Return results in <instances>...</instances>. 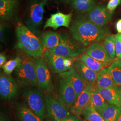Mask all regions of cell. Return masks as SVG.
I'll return each instance as SVG.
<instances>
[{"label":"cell","instance_id":"obj_1","mask_svg":"<svg viewBox=\"0 0 121 121\" xmlns=\"http://www.w3.org/2000/svg\"><path fill=\"white\" fill-rule=\"evenodd\" d=\"M70 32L73 39L85 46L103 39L109 34L106 29L96 25L88 19L82 17L73 21Z\"/></svg>","mask_w":121,"mask_h":121},{"label":"cell","instance_id":"obj_2","mask_svg":"<svg viewBox=\"0 0 121 121\" xmlns=\"http://www.w3.org/2000/svg\"><path fill=\"white\" fill-rule=\"evenodd\" d=\"M17 46L28 55L39 59L43 55V46L41 40L28 28L19 22L15 29Z\"/></svg>","mask_w":121,"mask_h":121},{"label":"cell","instance_id":"obj_3","mask_svg":"<svg viewBox=\"0 0 121 121\" xmlns=\"http://www.w3.org/2000/svg\"><path fill=\"white\" fill-rule=\"evenodd\" d=\"M17 83L25 86L35 87L37 85L35 62L28 57H25L15 69Z\"/></svg>","mask_w":121,"mask_h":121},{"label":"cell","instance_id":"obj_4","mask_svg":"<svg viewBox=\"0 0 121 121\" xmlns=\"http://www.w3.org/2000/svg\"><path fill=\"white\" fill-rule=\"evenodd\" d=\"M26 106L43 120L45 118L46 104L42 93L38 89L26 88L22 92Z\"/></svg>","mask_w":121,"mask_h":121},{"label":"cell","instance_id":"obj_5","mask_svg":"<svg viewBox=\"0 0 121 121\" xmlns=\"http://www.w3.org/2000/svg\"><path fill=\"white\" fill-rule=\"evenodd\" d=\"M45 100L47 115L51 121H61L70 115L67 106L50 92H47Z\"/></svg>","mask_w":121,"mask_h":121},{"label":"cell","instance_id":"obj_6","mask_svg":"<svg viewBox=\"0 0 121 121\" xmlns=\"http://www.w3.org/2000/svg\"><path fill=\"white\" fill-rule=\"evenodd\" d=\"M48 50L57 55L72 58L80 55L85 49L68 35H61V42L58 46Z\"/></svg>","mask_w":121,"mask_h":121},{"label":"cell","instance_id":"obj_7","mask_svg":"<svg viewBox=\"0 0 121 121\" xmlns=\"http://www.w3.org/2000/svg\"><path fill=\"white\" fill-rule=\"evenodd\" d=\"M47 0H31L28 9L27 25L34 30L42 23Z\"/></svg>","mask_w":121,"mask_h":121},{"label":"cell","instance_id":"obj_8","mask_svg":"<svg viewBox=\"0 0 121 121\" xmlns=\"http://www.w3.org/2000/svg\"><path fill=\"white\" fill-rule=\"evenodd\" d=\"M37 85L40 89L48 92L53 90L50 71L43 60L40 58L34 60Z\"/></svg>","mask_w":121,"mask_h":121},{"label":"cell","instance_id":"obj_9","mask_svg":"<svg viewBox=\"0 0 121 121\" xmlns=\"http://www.w3.org/2000/svg\"><path fill=\"white\" fill-rule=\"evenodd\" d=\"M59 85V98L68 108H70L76 100V95L71 83L64 73H60Z\"/></svg>","mask_w":121,"mask_h":121},{"label":"cell","instance_id":"obj_10","mask_svg":"<svg viewBox=\"0 0 121 121\" xmlns=\"http://www.w3.org/2000/svg\"><path fill=\"white\" fill-rule=\"evenodd\" d=\"M19 85L11 76L8 74L0 73V95L1 99L11 100L18 94Z\"/></svg>","mask_w":121,"mask_h":121},{"label":"cell","instance_id":"obj_11","mask_svg":"<svg viewBox=\"0 0 121 121\" xmlns=\"http://www.w3.org/2000/svg\"><path fill=\"white\" fill-rule=\"evenodd\" d=\"M112 14L104 6L96 5L89 12L88 18L96 25L102 27L110 20Z\"/></svg>","mask_w":121,"mask_h":121},{"label":"cell","instance_id":"obj_12","mask_svg":"<svg viewBox=\"0 0 121 121\" xmlns=\"http://www.w3.org/2000/svg\"><path fill=\"white\" fill-rule=\"evenodd\" d=\"M95 86L86 85L76 99L73 104L70 108V112L73 115L79 116L82 114V111L90 104L91 94L93 88Z\"/></svg>","mask_w":121,"mask_h":121},{"label":"cell","instance_id":"obj_13","mask_svg":"<svg viewBox=\"0 0 121 121\" xmlns=\"http://www.w3.org/2000/svg\"><path fill=\"white\" fill-rule=\"evenodd\" d=\"M94 88L108 104L121 106V88L117 85H114L108 88H102L97 86Z\"/></svg>","mask_w":121,"mask_h":121},{"label":"cell","instance_id":"obj_14","mask_svg":"<svg viewBox=\"0 0 121 121\" xmlns=\"http://www.w3.org/2000/svg\"><path fill=\"white\" fill-rule=\"evenodd\" d=\"M72 13L64 14L58 11L57 13L52 14L45 22L44 29L47 27L52 28L54 30L56 29L60 26L68 27L71 21Z\"/></svg>","mask_w":121,"mask_h":121},{"label":"cell","instance_id":"obj_15","mask_svg":"<svg viewBox=\"0 0 121 121\" xmlns=\"http://www.w3.org/2000/svg\"><path fill=\"white\" fill-rule=\"evenodd\" d=\"M74 68L83 78L86 85L95 86L97 73L90 69L81 60H74Z\"/></svg>","mask_w":121,"mask_h":121},{"label":"cell","instance_id":"obj_16","mask_svg":"<svg viewBox=\"0 0 121 121\" xmlns=\"http://www.w3.org/2000/svg\"><path fill=\"white\" fill-rule=\"evenodd\" d=\"M86 53L97 60L105 63L113 60L109 56L104 46L98 42L91 43L87 48Z\"/></svg>","mask_w":121,"mask_h":121},{"label":"cell","instance_id":"obj_17","mask_svg":"<svg viewBox=\"0 0 121 121\" xmlns=\"http://www.w3.org/2000/svg\"><path fill=\"white\" fill-rule=\"evenodd\" d=\"M45 57L54 73H61L69 70L64 65L65 57L56 55L47 49L45 52Z\"/></svg>","mask_w":121,"mask_h":121},{"label":"cell","instance_id":"obj_18","mask_svg":"<svg viewBox=\"0 0 121 121\" xmlns=\"http://www.w3.org/2000/svg\"><path fill=\"white\" fill-rule=\"evenodd\" d=\"M64 73L68 78L73 86L75 91L77 99L78 96L86 86V83L74 68L65 71Z\"/></svg>","mask_w":121,"mask_h":121},{"label":"cell","instance_id":"obj_19","mask_svg":"<svg viewBox=\"0 0 121 121\" xmlns=\"http://www.w3.org/2000/svg\"><path fill=\"white\" fill-rule=\"evenodd\" d=\"M17 0H0V17L2 20H10L17 5Z\"/></svg>","mask_w":121,"mask_h":121},{"label":"cell","instance_id":"obj_20","mask_svg":"<svg viewBox=\"0 0 121 121\" xmlns=\"http://www.w3.org/2000/svg\"><path fill=\"white\" fill-rule=\"evenodd\" d=\"M61 40V35L53 31L44 33L41 38L43 47L47 49L57 47L60 44Z\"/></svg>","mask_w":121,"mask_h":121},{"label":"cell","instance_id":"obj_21","mask_svg":"<svg viewBox=\"0 0 121 121\" xmlns=\"http://www.w3.org/2000/svg\"><path fill=\"white\" fill-rule=\"evenodd\" d=\"M98 112L105 121H117L121 115V106L108 104L106 108Z\"/></svg>","mask_w":121,"mask_h":121},{"label":"cell","instance_id":"obj_22","mask_svg":"<svg viewBox=\"0 0 121 121\" xmlns=\"http://www.w3.org/2000/svg\"><path fill=\"white\" fill-rule=\"evenodd\" d=\"M97 86L102 88H108L115 85L108 69L103 68L97 74Z\"/></svg>","mask_w":121,"mask_h":121},{"label":"cell","instance_id":"obj_23","mask_svg":"<svg viewBox=\"0 0 121 121\" xmlns=\"http://www.w3.org/2000/svg\"><path fill=\"white\" fill-rule=\"evenodd\" d=\"M79 59L88 68L97 73L107 65V63L97 60L86 53L82 54Z\"/></svg>","mask_w":121,"mask_h":121},{"label":"cell","instance_id":"obj_24","mask_svg":"<svg viewBox=\"0 0 121 121\" xmlns=\"http://www.w3.org/2000/svg\"><path fill=\"white\" fill-rule=\"evenodd\" d=\"M17 113L20 121H44L25 105H18Z\"/></svg>","mask_w":121,"mask_h":121},{"label":"cell","instance_id":"obj_25","mask_svg":"<svg viewBox=\"0 0 121 121\" xmlns=\"http://www.w3.org/2000/svg\"><path fill=\"white\" fill-rule=\"evenodd\" d=\"M90 104L98 112H99L106 108L108 106V103L103 96L95 90L94 87L91 94Z\"/></svg>","mask_w":121,"mask_h":121},{"label":"cell","instance_id":"obj_26","mask_svg":"<svg viewBox=\"0 0 121 121\" xmlns=\"http://www.w3.org/2000/svg\"><path fill=\"white\" fill-rule=\"evenodd\" d=\"M95 6V0H71V7L81 12H89Z\"/></svg>","mask_w":121,"mask_h":121},{"label":"cell","instance_id":"obj_27","mask_svg":"<svg viewBox=\"0 0 121 121\" xmlns=\"http://www.w3.org/2000/svg\"><path fill=\"white\" fill-rule=\"evenodd\" d=\"M108 71L112 76L115 85H121V62L117 60L112 63L108 68Z\"/></svg>","mask_w":121,"mask_h":121},{"label":"cell","instance_id":"obj_28","mask_svg":"<svg viewBox=\"0 0 121 121\" xmlns=\"http://www.w3.org/2000/svg\"><path fill=\"white\" fill-rule=\"evenodd\" d=\"M82 114L87 121H105L101 115L89 104L82 111Z\"/></svg>","mask_w":121,"mask_h":121},{"label":"cell","instance_id":"obj_29","mask_svg":"<svg viewBox=\"0 0 121 121\" xmlns=\"http://www.w3.org/2000/svg\"><path fill=\"white\" fill-rule=\"evenodd\" d=\"M104 44L109 56L113 60L116 56L115 35L106 36L104 40Z\"/></svg>","mask_w":121,"mask_h":121},{"label":"cell","instance_id":"obj_30","mask_svg":"<svg viewBox=\"0 0 121 121\" xmlns=\"http://www.w3.org/2000/svg\"><path fill=\"white\" fill-rule=\"evenodd\" d=\"M22 59L20 57L17 56L14 59L10 60L2 66L4 73L8 75H10L14 69L18 66L22 62Z\"/></svg>","mask_w":121,"mask_h":121},{"label":"cell","instance_id":"obj_31","mask_svg":"<svg viewBox=\"0 0 121 121\" xmlns=\"http://www.w3.org/2000/svg\"><path fill=\"white\" fill-rule=\"evenodd\" d=\"M115 41L116 56L118 59H121V33L115 35Z\"/></svg>","mask_w":121,"mask_h":121},{"label":"cell","instance_id":"obj_32","mask_svg":"<svg viewBox=\"0 0 121 121\" xmlns=\"http://www.w3.org/2000/svg\"><path fill=\"white\" fill-rule=\"evenodd\" d=\"M120 2L121 0H110L106 8L109 12L113 13L117 6L120 4Z\"/></svg>","mask_w":121,"mask_h":121},{"label":"cell","instance_id":"obj_33","mask_svg":"<svg viewBox=\"0 0 121 121\" xmlns=\"http://www.w3.org/2000/svg\"><path fill=\"white\" fill-rule=\"evenodd\" d=\"M6 26L3 22H0V41L3 42L4 40V35Z\"/></svg>","mask_w":121,"mask_h":121},{"label":"cell","instance_id":"obj_34","mask_svg":"<svg viewBox=\"0 0 121 121\" xmlns=\"http://www.w3.org/2000/svg\"><path fill=\"white\" fill-rule=\"evenodd\" d=\"M61 121H83L80 119L77 115H70L69 116L65 117Z\"/></svg>","mask_w":121,"mask_h":121},{"label":"cell","instance_id":"obj_35","mask_svg":"<svg viewBox=\"0 0 121 121\" xmlns=\"http://www.w3.org/2000/svg\"><path fill=\"white\" fill-rule=\"evenodd\" d=\"M64 65L69 70L71 69L73 65L72 59L70 57H65L64 60Z\"/></svg>","mask_w":121,"mask_h":121},{"label":"cell","instance_id":"obj_36","mask_svg":"<svg viewBox=\"0 0 121 121\" xmlns=\"http://www.w3.org/2000/svg\"><path fill=\"white\" fill-rule=\"evenodd\" d=\"M6 58L3 53H1L0 54V68L6 63Z\"/></svg>","mask_w":121,"mask_h":121},{"label":"cell","instance_id":"obj_37","mask_svg":"<svg viewBox=\"0 0 121 121\" xmlns=\"http://www.w3.org/2000/svg\"><path fill=\"white\" fill-rule=\"evenodd\" d=\"M0 121H10V120L9 117L1 112L0 114Z\"/></svg>","mask_w":121,"mask_h":121},{"label":"cell","instance_id":"obj_38","mask_svg":"<svg viewBox=\"0 0 121 121\" xmlns=\"http://www.w3.org/2000/svg\"><path fill=\"white\" fill-rule=\"evenodd\" d=\"M116 28L119 33H121V19H119L116 23Z\"/></svg>","mask_w":121,"mask_h":121},{"label":"cell","instance_id":"obj_39","mask_svg":"<svg viewBox=\"0 0 121 121\" xmlns=\"http://www.w3.org/2000/svg\"><path fill=\"white\" fill-rule=\"evenodd\" d=\"M117 121H121V115L120 116V117H119L118 119L117 120Z\"/></svg>","mask_w":121,"mask_h":121},{"label":"cell","instance_id":"obj_40","mask_svg":"<svg viewBox=\"0 0 121 121\" xmlns=\"http://www.w3.org/2000/svg\"><path fill=\"white\" fill-rule=\"evenodd\" d=\"M62 1H65V2H68L69 1V0H62Z\"/></svg>","mask_w":121,"mask_h":121},{"label":"cell","instance_id":"obj_41","mask_svg":"<svg viewBox=\"0 0 121 121\" xmlns=\"http://www.w3.org/2000/svg\"></svg>","mask_w":121,"mask_h":121}]
</instances>
